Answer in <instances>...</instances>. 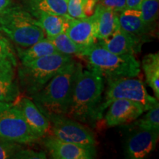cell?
<instances>
[{
	"label": "cell",
	"mask_w": 159,
	"mask_h": 159,
	"mask_svg": "<svg viewBox=\"0 0 159 159\" xmlns=\"http://www.w3.org/2000/svg\"><path fill=\"white\" fill-rule=\"evenodd\" d=\"M104 90L103 76L94 69H83L80 63L69 108L64 116L83 123L99 120Z\"/></svg>",
	"instance_id": "6da1fadb"
},
{
	"label": "cell",
	"mask_w": 159,
	"mask_h": 159,
	"mask_svg": "<svg viewBox=\"0 0 159 159\" xmlns=\"http://www.w3.org/2000/svg\"><path fill=\"white\" fill-rule=\"evenodd\" d=\"M79 65L80 63L72 59L41 91L32 96L35 104L45 116L66 114L71 100Z\"/></svg>",
	"instance_id": "7a4b0ae2"
},
{
	"label": "cell",
	"mask_w": 159,
	"mask_h": 159,
	"mask_svg": "<svg viewBox=\"0 0 159 159\" xmlns=\"http://www.w3.org/2000/svg\"><path fill=\"white\" fill-rule=\"evenodd\" d=\"M78 57L107 79L136 77L141 73L140 63L134 55L114 54L97 42L87 47Z\"/></svg>",
	"instance_id": "3957f363"
},
{
	"label": "cell",
	"mask_w": 159,
	"mask_h": 159,
	"mask_svg": "<svg viewBox=\"0 0 159 159\" xmlns=\"http://www.w3.org/2000/svg\"><path fill=\"white\" fill-rule=\"evenodd\" d=\"M0 31L23 48L41 41L45 35L38 20L19 6H10L0 11Z\"/></svg>",
	"instance_id": "277c9868"
},
{
	"label": "cell",
	"mask_w": 159,
	"mask_h": 159,
	"mask_svg": "<svg viewBox=\"0 0 159 159\" xmlns=\"http://www.w3.org/2000/svg\"><path fill=\"white\" fill-rule=\"evenodd\" d=\"M72 59L71 55L58 53L21 63L19 69L21 85L28 94L33 96L41 91Z\"/></svg>",
	"instance_id": "5b68a950"
},
{
	"label": "cell",
	"mask_w": 159,
	"mask_h": 159,
	"mask_svg": "<svg viewBox=\"0 0 159 159\" xmlns=\"http://www.w3.org/2000/svg\"><path fill=\"white\" fill-rule=\"evenodd\" d=\"M107 80L108 88L99 108V119L102 118L103 112L111 103L117 99H127L140 103L145 111L158 104V99L148 94L144 83L140 79L122 77Z\"/></svg>",
	"instance_id": "8992f818"
},
{
	"label": "cell",
	"mask_w": 159,
	"mask_h": 159,
	"mask_svg": "<svg viewBox=\"0 0 159 159\" xmlns=\"http://www.w3.org/2000/svg\"><path fill=\"white\" fill-rule=\"evenodd\" d=\"M39 139L41 137L32 130L17 105L0 112V139L30 144Z\"/></svg>",
	"instance_id": "52a82bcc"
},
{
	"label": "cell",
	"mask_w": 159,
	"mask_h": 159,
	"mask_svg": "<svg viewBox=\"0 0 159 159\" xmlns=\"http://www.w3.org/2000/svg\"><path fill=\"white\" fill-rule=\"evenodd\" d=\"M46 116L52 124L53 136L57 139L84 146H95L96 142L91 131L75 119L58 114Z\"/></svg>",
	"instance_id": "ba28073f"
},
{
	"label": "cell",
	"mask_w": 159,
	"mask_h": 159,
	"mask_svg": "<svg viewBox=\"0 0 159 159\" xmlns=\"http://www.w3.org/2000/svg\"><path fill=\"white\" fill-rule=\"evenodd\" d=\"M43 143L52 158L91 159L96 156L95 146H84L64 142L54 136L45 137Z\"/></svg>",
	"instance_id": "9c48e42d"
},
{
	"label": "cell",
	"mask_w": 159,
	"mask_h": 159,
	"mask_svg": "<svg viewBox=\"0 0 159 159\" xmlns=\"http://www.w3.org/2000/svg\"><path fill=\"white\" fill-rule=\"evenodd\" d=\"M145 111L140 103L127 99H117L111 103L105 114L108 127H114L136 120Z\"/></svg>",
	"instance_id": "30bf717a"
},
{
	"label": "cell",
	"mask_w": 159,
	"mask_h": 159,
	"mask_svg": "<svg viewBox=\"0 0 159 159\" xmlns=\"http://www.w3.org/2000/svg\"><path fill=\"white\" fill-rule=\"evenodd\" d=\"M144 39L145 38L127 33L119 28L111 36L99 40L97 43L114 54L135 55L141 52Z\"/></svg>",
	"instance_id": "8fae6325"
},
{
	"label": "cell",
	"mask_w": 159,
	"mask_h": 159,
	"mask_svg": "<svg viewBox=\"0 0 159 159\" xmlns=\"http://www.w3.org/2000/svg\"><path fill=\"white\" fill-rule=\"evenodd\" d=\"M158 139V131L139 129L128 137L125 144L126 157L142 159L155 150Z\"/></svg>",
	"instance_id": "7c38bea8"
},
{
	"label": "cell",
	"mask_w": 159,
	"mask_h": 159,
	"mask_svg": "<svg viewBox=\"0 0 159 159\" xmlns=\"http://www.w3.org/2000/svg\"><path fill=\"white\" fill-rule=\"evenodd\" d=\"M65 33L77 44L83 47L94 44L97 40V22L94 12L90 16L71 19Z\"/></svg>",
	"instance_id": "4fadbf2b"
},
{
	"label": "cell",
	"mask_w": 159,
	"mask_h": 159,
	"mask_svg": "<svg viewBox=\"0 0 159 159\" xmlns=\"http://www.w3.org/2000/svg\"><path fill=\"white\" fill-rule=\"evenodd\" d=\"M22 112L25 119L38 136L42 138L50 131L49 120L39 110L34 102L28 98H23L16 105Z\"/></svg>",
	"instance_id": "5bb4252c"
},
{
	"label": "cell",
	"mask_w": 159,
	"mask_h": 159,
	"mask_svg": "<svg viewBox=\"0 0 159 159\" xmlns=\"http://www.w3.org/2000/svg\"><path fill=\"white\" fill-rule=\"evenodd\" d=\"M19 94L15 70L0 71V112L16 105Z\"/></svg>",
	"instance_id": "9a60e30c"
},
{
	"label": "cell",
	"mask_w": 159,
	"mask_h": 159,
	"mask_svg": "<svg viewBox=\"0 0 159 159\" xmlns=\"http://www.w3.org/2000/svg\"><path fill=\"white\" fill-rule=\"evenodd\" d=\"M94 13L97 16V40L107 39L120 28L116 12L97 4Z\"/></svg>",
	"instance_id": "2e32d148"
},
{
	"label": "cell",
	"mask_w": 159,
	"mask_h": 159,
	"mask_svg": "<svg viewBox=\"0 0 159 159\" xmlns=\"http://www.w3.org/2000/svg\"><path fill=\"white\" fill-rule=\"evenodd\" d=\"M120 28L127 33L144 38L150 31V26L143 21L140 10L126 8L119 13Z\"/></svg>",
	"instance_id": "e0dca14e"
},
{
	"label": "cell",
	"mask_w": 159,
	"mask_h": 159,
	"mask_svg": "<svg viewBox=\"0 0 159 159\" xmlns=\"http://www.w3.org/2000/svg\"><path fill=\"white\" fill-rule=\"evenodd\" d=\"M32 15L38 20L41 27L47 34V39L65 33L69 22L73 19L69 15L57 16L43 12H38Z\"/></svg>",
	"instance_id": "ac0fdd59"
},
{
	"label": "cell",
	"mask_w": 159,
	"mask_h": 159,
	"mask_svg": "<svg viewBox=\"0 0 159 159\" xmlns=\"http://www.w3.org/2000/svg\"><path fill=\"white\" fill-rule=\"evenodd\" d=\"M16 49L18 56L21 61V63L28 62L47 55L61 53L48 39H43L25 48L17 47Z\"/></svg>",
	"instance_id": "d6986e66"
},
{
	"label": "cell",
	"mask_w": 159,
	"mask_h": 159,
	"mask_svg": "<svg viewBox=\"0 0 159 159\" xmlns=\"http://www.w3.org/2000/svg\"><path fill=\"white\" fill-rule=\"evenodd\" d=\"M146 81L154 91L156 99L159 98V53H150L142 59Z\"/></svg>",
	"instance_id": "ffe728a7"
},
{
	"label": "cell",
	"mask_w": 159,
	"mask_h": 159,
	"mask_svg": "<svg viewBox=\"0 0 159 159\" xmlns=\"http://www.w3.org/2000/svg\"><path fill=\"white\" fill-rule=\"evenodd\" d=\"M69 0H29L28 5L31 14L43 12L49 14L65 16L67 13Z\"/></svg>",
	"instance_id": "44dd1931"
},
{
	"label": "cell",
	"mask_w": 159,
	"mask_h": 159,
	"mask_svg": "<svg viewBox=\"0 0 159 159\" xmlns=\"http://www.w3.org/2000/svg\"><path fill=\"white\" fill-rule=\"evenodd\" d=\"M48 39L50 40L53 45L59 51V52H61V54L71 55V56H73V55L80 56L81 53L88 47H83L74 42L66 33H61L55 37L49 38Z\"/></svg>",
	"instance_id": "7402d4cb"
},
{
	"label": "cell",
	"mask_w": 159,
	"mask_h": 159,
	"mask_svg": "<svg viewBox=\"0 0 159 159\" xmlns=\"http://www.w3.org/2000/svg\"><path fill=\"white\" fill-rule=\"evenodd\" d=\"M17 66L16 52L11 41L0 35V71L15 70Z\"/></svg>",
	"instance_id": "603a6c76"
},
{
	"label": "cell",
	"mask_w": 159,
	"mask_h": 159,
	"mask_svg": "<svg viewBox=\"0 0 159 159\" xmlns=\"http://www.w3.org/2000/svg\"><path fill=\"white\" fill-rule=\"evenodd\" d=\"M135 125L142 130L159 131V105L148 110L146 115L135 122Z\"/></svg>",
	"instance_id": "cb8c5ba5"
},
{
	"label": "cell",
	"mask_w": 159,
	"mask_h": 159,
	"mask_svg": "<svg viewBox=\"0 0 159 159\" xmlns=\"http://www.w3.org/2000/svg\"><path fill=\"white\" fill-rule=\"evenodd\" d=\"M159 0H144L141 5L143 21L147 25L150 26L156 21L158 16Z\"/></svg>",
	"instance_id": "d4e9b609"
},
{
	"label": "cell",
	"mask_w": 159,
	"mask_h": 159,
	"mask_svg": "<svg viewBox=\"0 0 159 159\" xmlns=\"http://www.w3.org/2000/svg\"><path fill=\"white\" fill-rule=\"evenodd\" d=\"M88 0H69L67 13L73 19H83L86 17L85 9Z\"/></svg>",
	"instance_id": "484cf974"
},
{
	"label": "cell",
	"mask_w": 159,
	"mask_h": 159,
	"mask_svg": "<svg viewBox=\"0 0 159 159\" xmlns=\"http://www.w3.org/2000/svg\"><path fill=\"white\" fill-rule=\"evenodd\" d=\"M21 149L18 143L0 139V159L13 158L15 154Z\"/></svg>",
	"instance_id": "4316f807"
},
{
	"label": "cell",
	"mask_w": 159,
	"mask_h": 159,
	"mask_svg": "<svg viewBox=\"0 0 159 159\" xmlns=\"http://www.w3.org/2000/svg\"><path fill=\"white\" fill-rule=\"evenodd\" d=\"M97 2L118 13L126 9V0H98Z\"/></svg>",
	"instance_id": "83f0119b"
},
{
	"label": "cell",
	"mask_w": 159,
	"mask_h": 159,
	"mask_svg": "<svg viewBox=\"0 0 159 159\" xmlns=\"http://www.w3.org/2000/svg\"><path fill=\"white\" fill-rule=\"evenodd\" d=\"M13 158L24 159H43L47 158V156L43 152H35L33 150H25L21 149L15 154Z\"/></svg>",
	"instance_id": "f1b7e54d"
},
{
	"label": "cell",
	"mask_w": 159,
	"mask_h": 159,
	"mask_svg": "<svg viewBox=\"0 0 159 159\" xmlns=\"http://www.w3.org/2000/svg\"><path fill=\"white\" fill-rule=\"evenodd\" d=\"M97 2H98V0H88L87 1L85 9V14L86 17L90 16L94 13Z\"/></svg>",
	"instance_id": "f546056e"
},
{
	"label": "cell",
	"mask_w": 159,
	"mask_h": 159,
	"mask_svg": "<svg viewBox=\"0 0 159 159\" xmlns=\"http://www.w3.org/2000/svg\"><path fill=\"white\" fill-rule=\"evenodd\" d=\"M144 0H126V8L140 10Z\"/></svg>",
	"instance_id": "4dcf8cb0"
},
{
	"label": "cell",
	"mask_w": 159,
	"mask_h": 159,
	"mask_svg": "<svg viewBox=\"0 0 159 159\" xmlns=\"http://www.w3.org/2000/svg\"><path fill=\"white\" fill-rule=\"evenodd\" d=\"M12 0H0V11L11 6Z\"/></svg>",
	"instance_id": "1f68e13d"
}]
</instances>
